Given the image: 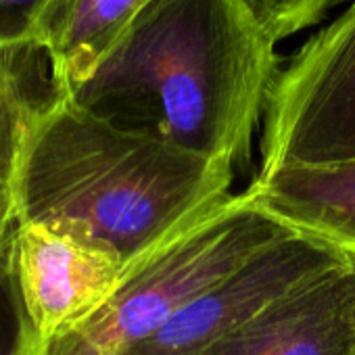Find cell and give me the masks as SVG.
I'll list each match as a JSON object with an SVG mask.
<instances>
[{
	"mask_svg": "<svg viewBox=\"0 0 355 355\" xmlns=\"http://www.w3.org/2000/svg\"><path fill=\"white\" fill-rule=\"evenodd\" d=\"M276 44L245 0H148L67 94L115 125L249 167Z\"/></svg>",
	"mask_w": 355,
	"mask_h": 355,
	"instance_id": "6da1fadb",
	"label": "cell"
},
{
	"mask_svg": "<svg viewBox=\"0 0 355 355\" xmlns=\"http://www.w3.org/2000/svg\"><path fill=\"white\" fill-rule=\"evenodd\" d=\"M232 180V165L115 125L65 94L28 142L13 224L78 228L128 268L222 205Z\"/></svg>",
	"mask_w": 355,
	"mask_h": 355,
	"instance_id": "7a4b0ae2",
	"label": "cell"
},
{
	"mask_svg": "<svg viewBox=\"0 0 355 355\" xmlns=\"http://www.w3.org/2000/svg\"><path fill=\"white\" fill-rule=\"evenodd\" d=\"M291 228L232 193L211 214L125 268L115 293L44 355H125Z\"/></svg>",
	"mask_w": 355,
	"mask_h": 355,
	"instance_id": "3957f363",
	"label": "cell"
},
{
	"mask_svg": "<svg viewBox=\"0 0 355 355\" xmlns=\"http://www.w3.org/2000/svg\"><path fill=\"white\" fill-rule=\"evenodd\" d=\"M355 161V0L313 34L272 86L259 171Z\"/></svg>",
	"mask_w": 355,
	"mask_h": 355,
	"instance_id": "277c9868",
	"label": "cell"
},
{
	"mask_svg": "<svg viewBox=\"0 0 355 355\" xmlns=\"http://www.w3.org/2000/svg\"><path fill=\"white\" fill-rule=\"evenodd\" d=\"M7 261L44 351L94 315L125 272V261L111 245L53 222L13 224Z\"/></svg>",
	"mask_w": 355,
	"mask_h": 355,
	"instance_id": "5b68a950",
	"label": "cell"
},
{
	"mask_svg": "<svg viewBox=\"0 0 355 355\" xmlns=\"http://www.w3.org/2000/svg\"><path fill=\"white\" fill-rule=\"evenodd\" d=\"M347 259L349 255L332 245L291 230L195 297L125 355H199L286 293Z\"/></svg>",
	"mask_w": 355,
	"mask_h": 355,
	"instance_id": "8992f818",
	"label": "cell"
},
{
	"mask_svg": "<svg viewBox=\"0 0 355 355\" xmlns=\"http://www.w3.org/2000/svg\"><path fill=\"white\" fill-rule=\"evenodd\" d=\"M199 355H355V257L286 293Z\"/></svg>",
	"mask_w": 355,
	"mask_h": 355,
	"instance_id": "52a82bcc",
	"label": "cell"
},
{
	"mask_svg": "<svg viewBox=\"0 0 355 355\" xmlns=\"http://www.w3.org/2000/svg\"><path fill=\"white\" fill-rule=\"evenodd\" d=\"M247 199L282 226L355 257V161L255 175Z\"/></svg>",
	"mask_w": 355,
	"mask_h": 355,
	"instance_id": "ba28073f",
	"label": "cell"
},
{
	"mask_svg": "<svg viewBox=\"0 0 355 355\" xmlns=\"http://www.w3.org/2000/svg\"><path fill=\"white\" fill-rule=\"evenodd\" d=\"M65 94L42 44H0V234L15 222V189L28 142Z\"/></svg>",
	"mask_w": 355,
	"mask_h": 355,
	"instance_id": "9c48e42d",
	"label": "cell"
},
{
	"mask_svg": "<svg viewBox=\"0 0 355 355\" xmlns=\"http://www.w3.org/2000/svg\"><path fill=\"white\" fill-rule=\"evenodd\" d=\"M148 0H55L38 30L65 92L107 55Z\"/></svg>",
	"mask_w": 355,
	"mask_h": 355,
	"instance_id": "30bf717a",
	"label": "cell"
},
{
	"mask_svg": "<svg viewBox=\"0 0 355 355\" xmlns=\"http://www.w3.org/2000/svg\"><path fill=\"white\" fill-rule=\"evenodd\" d=\"M7 243L9 230L0 234V355H44L9 272Z\"/></svg>",
	"mask_w": 355,
	"mask_h": 355,
	"instance_id": "8fae6325",
	"label": "cell"
},
{
	"mask_svg": "<svg viewBox=\"0 0 355 355\" xmlns=\"http://www.w3.org/2000/svg\"><path fill=\"white\" fill-rule=\"evenodd\" d=\"M263 30L276 40L318 24L336 0H245Z\"/></svg>",
	"mask_w": 355,
	"mask_h": 355,
	"instance_id": "7c38bea8",
	"label": "cell"
},
{
	"mask_svg": "<svg viewBox=\"0 0 355 355\" xmlns=\"http://www.w3.org/2000/svg\"><path fill=\"white\" fill-rule=\"evenodd\" d=\"M55 0H0V44L38 42V30Z\"/></svg>",
	"mask_w": 355,
	"mask_h": 355,
	"instance_id": "4fadbf2b",
	"label": "cell"
}]
</instances>
